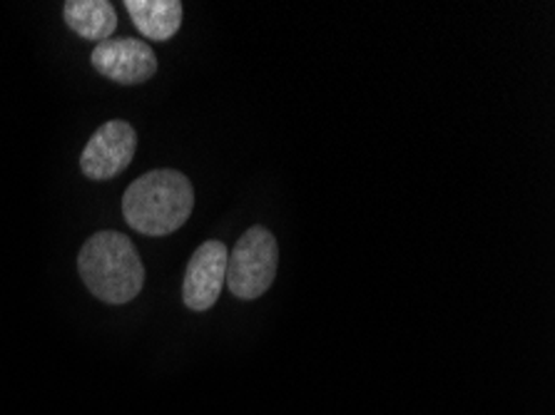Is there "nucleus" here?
<instances>
[{
	"label": "nucleus",
	"mask_w": 555,
	"mask_h": 415,
	"mask_svg": "<svg viewBox=\"0 0 555 415\" xmlns=\"http://www.w3.org/2000/svg\"><path fill=\"white\" fill-rule=\"evenodd\" d=\"M195 207V187L178 169H153L134 180L122 197L128 224L147 236L178 232Z\"/></svg>",
	"instance_id": "1"
},
{
	"label": "nucleus",
	"mask_w": 555,
	"mask_h": 415,
	"mask_svg": "<svg viewBox=\"0 0 555 415\" xmlns=\"http://www.w3.org/2000/svg\"><path fill=\"white\" fill-rule=\"evenodd\" d=\"M78 271L90 294L113 307L132 301L145 284L140 254L120 232L92 234L78 254Z\"/></svg>",
	"instance_id": "2"
},
{
	"label": "nucleus",
	"mask_w": 555,
	"mask_h": 415,
	"mask_svg": "<svg viewBox=\"0 0 555 415\" xmlns=\"http://www.w3.org/2000/svg\"><path fill=\"white\" fill-rule=\"evenodd\" d=\"M280 244L267 226H251L227 254V289L242 301H255L274 284Z\"/></svg>",
	"instance_id": "3"
},
{
	"label": "nucleus",
	"mask_w": 555,
	"mask_h": 415,
	"mask_svg": "<svg viewBox=\"0 0 555 415\" xmlns=\"http://www.w3.org/2000/svg\"><path fill=\"white\" fill-rule=\"evenodd\" d=\"M134 150H138V132L130 122H105L103 127H98L86 150H82V174L95 182L113 180L122 169L130 167Z\"/></svg>",
	"instance_id": "4"
},
{
	"label": "nucleus",
	"mask_w": 555,
	"mask_h": 415,
	"mask_svg": "<svg viewBox=\"0 0 555 415\" xmlns=\"http://www.w3.org/2000/svg\"><path fill=\"white\" fill-rule=\"evenodd\" d=\"M90 63L103 78L117 85L147 82L157 73V57L147 42L134 38H111L98 42Z\"/></svg>",
	"instance_id": "5"
},
{
	"label": "nucleus",
	"mask_w": 555,
	"mask_h": 415,
	"mask_svg": "<svg viewBox=\"0 0 555 415\" xmlns=\"http://www.w3.org/2000/svg\"><path fill=\"white\" fill-rule=\"evenodd\" d=\"M227 247L222 242L209 239L192 254L182 282V301L192 311L212 309L220 299L227 278Z\"/></svg>",
	"instance_id": "6"
},
{
	"label": "nucleus",
	"mask_w": 555,
	"mask_h": 415,
	"mask_svg": "<svg viewBox=\"0 0 555 415\" xmlns=\"http://www.w3.org/2000/svg\"><path fill=\"white\" fill-rule=\"evenodd\" d=\"M130 18L150 40H170L182 25L180 0H125Z\"/></svg>",
	"instance_id": "7"
},
{
	"label": "nucleus",
	"mask_w": 555,
	"mask_h": 415,
	"mask_svg": "<svg viewBox=\"0 0 555 415\" xmlns=\"http://www.w3.org/2000/svg\"><path fill=\"white\" fill-rule=\"evenodd\" d=\"M63 15L67 28L86 40L105 42L117 28V13L107 0H67Z\"/></svg>",
	"instance_id": "8"
}]
</instances>
